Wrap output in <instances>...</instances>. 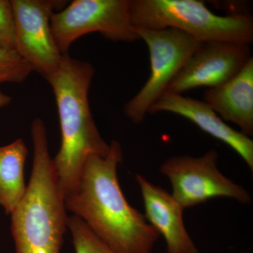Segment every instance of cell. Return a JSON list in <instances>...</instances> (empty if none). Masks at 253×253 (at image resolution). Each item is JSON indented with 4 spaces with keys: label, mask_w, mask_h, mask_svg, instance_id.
<instances>
[{
    "label": "cell",
    "mask_w": 253,
    "mask_h": 253,
    "mask_svg": "<svg viewBox=\"0 0 253 253\" xmlns=\"http://www.w3.org/2000/svg\"><path fill=\"white\" fill-rule=\"evenodd\" d=\"M123 159L116 140L107 156H88L77 186L65 196V206L115 252L151 253L160 234L125 198L117 175Z\"/></svg>",
    "instance_id": "cell-1"
},
{
    "label": "cell",
    "mask_w": 253,
    "mask_h": 253,
    "mask_svg": "<svg viewBox=\"0 0 253 253\" xmlns=\"http://www.w3.org/2000/svg\"><path fill=\"white\" fill-rule=\"evenodd\" d=\"M94 73L90 63L63 55L59 69L47 81L61 126V147L53 162L64 196L77 186L88 156L104 157L109 152L110 144L98 130L88 99Z\"/></svg>",
    "instance_id": "cell-2"
},
{
    "label": "cell",
    "mask_w": 253,
    "mask_h": 253,
    "mask_svg": "<svg viewBox=\"0 0 253 253\" xmlns=\"http://www.w3.org/2000/svg\"><path fill=\"white\" fill-rule=\"evenodd\" d=\"M31 134L34 153L31 179L11 213L16 253H60L68 217L41 118L32 123Z\"/></svg>",
    "instance_id": "cell-3"
},
{
    "label": "cell",
    "mask_w": 253,
    "mask_h": 253,
    "mask_svg": "<svg viewBox=\"0 0 253 253\" xmlns=\"http://www.w3.org/2000/svg\"><path fill=\"white\" fill-rule=\"evenodd\" d=\"M134 28H174L201 42H231L251 45L253 18L244 13L219 16L200 0H129Z\"/></svg>",
    "instance_id": "cell-4"
},
{
    "label": "cell",
    "mask_w": 253,
    "mask_h": 253,
    "mask_svg": "<svg viewBox=\"0 0 253 253\" xmlns=\"http://www.w3.org/2000/svg\"><path fill=\"white\" fill-rule=\"evenodd\" d=\"M149 49L151 73L142 88L124 106L125 115L134 124L144 121L151 106L167 90L173 78L203 42L174 28H134Z\"/></svg>",
    "instance_id": "cell-5"
},
{
    "label": "cell",
    "mask_w": 253,
    "mask_h": 253,
    "mask_svg": "<svg viewBox=\"0 0 253 253\" xmlns=\"http://www.w3.org/2000/svg\"><path fill=\"white\" fill-rule=\"evenodd\" d=\"M51 28L63 55L84 35L99 33L115 42L140 40L130 21L129 0H75L53 13Z\"/></svg>",
    "instance_id": "cell-6"
},
{
    "label": "cell",
    "mask_w": 253,
    "mask_h": 253,
    "mask_svg": "<svg viewBox=\"0 0 253 253\" xmlns=\"http://www.w3.org/2000/svg\"><path fill=\"white\" fill-rule=\"evenodd\" d=\"M218 158L217 151L211 149L201 157L172 156L161 165L160 172L170 181L172 196L183 209L216 197L230 198L243 204L251 202L244 187L221 174Z\"/></svg>",
    "instance_id": "cell-7"
},
{
    "label": "cell",
    "mask_w": 253,
    "mask_h": 253,
    "mask_svg": "<svg viewBox=\"0 0 253 253\" xmlns=\"http://www.w3.org/2000/svg\"><path fill=\"white\" fill-rule=\"evenodd\" d=\"M15 18L16 51L46 81L63 59L53 36L51 17L66 6L59 0H11Z\"/></svg>",
    "instance_id": "cell-8"
},
{
    "label": "cell",
    "mask_w": 253,
    "mask_h": 253,
    "mask_svg": "<svg viewBox=\"0 0 253 253\" xmlns=\"http://www.w3.org/2000/svg\"><path fill=\"white\" fill-rule=\"evenodd\" d=\"M250 45L231 42H203L168 86L180 94L195 88L214 87L236 76L252 59Z\"/></svg>",
    "instance_id": "cell-9"
},
{
    "label": "cell",
    "mask_w": 253,
    "mask_h": 253,
    "mask_svg": "<svg viewBox=\"0 0 253 253\" xmlns=\"http://www.w3.org/2000/svg\"><path fill=\"white\" fill-rule=\"evenodd\" d=\"M160 112L172 113L189 120L205 132L230 146L253 171L252 139L226 125L204 101L166 91L149 110L150 114Z\"/></svg>",
    "instance_id": "cell-10"
},
{
    "label": "cell",
    "mask_w": 253,
    "mask_h": 253,
    "mask_svg": "<svg viewBox=\"0 0 253 253\" xmlns=\"http://www.w3.org/2000/svg\"><path fill=\"white\" fill-rule=\"evenodd\" d=\"M136 180L140 187L145 217L164 237L168 253H199L184 225V209L172 194L141 174H136Z\"/></svg>",
    "instance_id": "cell-11"
},
{
    "label": "cell",
    "mask_w": 253,
    "mask_h": 253,
    "mask_svg": "<svg viewBox=\"0 0 253 253\" xmlns=\"http://www.w3.org/2000/svg\"><path fill=\"white\" fill-rule=\"evenodd\" d=\"M203 101L223 121L234 123L246 136L253 134V57L236 76L207 88Z\"/></svg>",
    "instance_id": "cell-12"
},
{
    "label": "cell",
    "mask_w": 253,
    "mask_h": 253,
    "mask_svg": "<svg viewBox=\"0 0 253 253\" xmlns=\"http://www.w3.org/2000/svg\"><path fill=\"white\" fill-rule=\"evenodd\" d=\"M28 149L22 139L0 147V205L11 214L26 193L24 168Z\"/></svg>",
    "instance_id": "cell-13"
},
{
    "label": "cell",
    "mask_w": 253,
    "mask_h": 253,
    "mask_svg": "<svg viewBox=\"0 0 253 253\" xmlns=\"http://www.w3.org/2000/svg\"><path fill=\"white\" fill-rule=\"evenodd\" d=\"M68 227L72 234L76 253H117L95 235L77 216L68 217Z\"/></svg>",
    "instance_id": "cell-14"
},
{
    "label": "cell",
    "mask_w": 253,
    "mask_h": 253,
    "mask_svg": "<svg viewBox=\"0 0 253 253\" xmlns=\"http://www.w3.org/2000/svg\"><path fill=\"white\" fill-rule=\"evenodd\" d=\"M33 71L16 50L0 48V83H23Z\"/></svg>",
    "instance_id": "cell-15"
},
{
    "label": "cell",
    "mask_w": 253,
    "mask_h": 253,
    "mask_svg": "<svg viewBox=\"0 0 253 253\" xmlns=\"http://www.w3.org/2000/svg\"><path fill=\"white\" fill-rule=\"evenodd\" d=\"M0 48L16 50L14 11L8 0H0Z\"/></svg>",
    "instance_id": "cell-16"
},
{
    "label": "cell",
    "mask_w": 253,
    "mask_h": 253,
    "mask_svg": "<svg viewBox=\"0 0 253 253\" xmlns=\"http://www.w3.org/2000/svg\"><path fill=\"white\" fill-rule=\"evenodd\" d=\"M11 97L0 91V108L8 106L11 103Z\"/></svg>",
    "instance_id": "cell-17"
}]
</instances>
